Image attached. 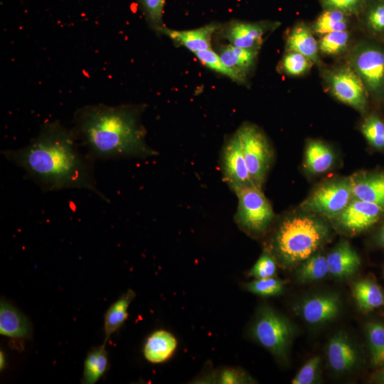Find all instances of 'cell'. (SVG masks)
Here are the masks:
<instances>
[{
	"instance_id": "obj_34",
	"label": "cell",
	"mask_w": 384,
	"mask_h": 384,
	"mask_svg": "<svg viewBox=\"0 0 384 384\" xmlns=\"http://www.w3.org/2000/svg\"><path fill=\"white\" fill-rule=\"evenodd\" d=\"M164 3V0H139L147 22L153 30L159 33L164 26L163 23Z\"/></svg>"
},
{
	"instance_id": "obj_19",
	"label": "cell",
	"mask_w": 384,
	"mask_h": 384,
	"mask_svg": "<svg viewBox=\"0 0 384 384\" xmlns=\"http://www.w3.org/2000/svg\"><path fill=\"white\" fill-rule=\"evenodd\" d=\"M356 19L365 37L384 43V0H368Z\"/></svg>"
},
{
	"instance_id": "obj_36",
	"label": "cell",
	"mask_w": 384,
	"mask_h": 384,
	"mask_svg": "<svg viewBox=\"0 0 384 384\" xmlns=\"http://www.w3.org/2000/svg\"><path fill=\"white\" fill-rule=\"evenodd\" d=\"M194 54L203 65L238 82L236 75L223 64L217 53L208 49L196 52Z\"/></svg>"
},
{
	"instance_id": "obj_28",
	"label": "cell",
	"mask_w": 384,
	"mask_h": 384,
	"mask_svg": "<svg viewBox=\"0 0 384 384\" xmlns=\"http://www.w3.org/2000/svg\"><path fill=\"white\" fill-rule=\"evenodd\" d=\"M351 39L349 30L334 31L319 36L318 38L319 53L327 57L346 54L352 46Z\"/></svg>"
},
{
	"instance_id": "obj_15",
	"label": "cell",
	"mask_w": 384,
	"mask_h": 384,
	"mask_svg": "<svg viewBox=\"0 0 384 384\" xmlns=\"http://www.w3.org/2000/svg\"><path fill=\"white\" fill-rule=\"evenodd\" d=\"M350 177L353 198L384 208V170L359 171Z\"/></svg>"
},
{
	"instance_id": "obj_39",
	"label": "cell",
	"mask_w": 384,
	"mask_h": 384,
	"mask_svg": "<svg viewBox=\"0 0 384 384\" xmlns=\"http://www.w3.org/2000/svg\"><path fill=\"white\" fill-rule=\"evenodd\" d=\"M246 375L240 370L234 368H225L217 376V380L223 384L242 383L246 381Z\"/></svg>"
},
{
	"instance_id": "obj_29",
	"label": "cell",
	"mask_w": 384,
	"mask_h": 384,
	"mask_svg": "<svg viewBox=\"0 0 384 384\" xmlns=\"http://www.w3.org/2000/svg\"><path fill=\"white\" fill-rule=\"evenodd\" d=\"M328 273L326 256L315 253L301 263L296 276L300 282H309L323 279Z\"/></svg>"
},
{
	"instance_id": "obj_21",
	"label": "cell",
	"mask_w": 384,
	"mask_h": 384,
	"mask_svg": "<svg viewBox=\"0 0 384 384\" xmlns=\"http://www.w3.org/2000/svg\"><path fill=\"white\" fill-rule=\"evenodd\" d=\"M0 334L15 339L26 338L31 334L26 317L5 300L0 303Z\"/></svg>"
},
{
	"instance_id": "obj_2",
	"label": "cell",
	"mask_w": 384,
	"mask_h": 384,
	"mask_svg": "<svg viewBox=\"0 0 384 384\" xmlns=\"http://www.w3.org/2000/svg\"><path fill=\"white\" fill-rule=\"evenodd\" d=\"M140 107L94 105L76 112L72 129L95 161L147 158L157 154L146 142Z\"/></svg>"
},
{
	"instance_id": "obj_40",
	"label": "cell",
	"mask_w": 384,
	"mask_h": 384,
	"mask_svg": "<svg viewBox=\"0 0 384 384\" xmlns=\"http://www.w3.org/2000/svg\"><path fill=\"white\" fill-rule=\"evenodd\" d=\"M375 240L377 245L384 247V222L376 235Z\"/></svg>"
},
{
	"instance_id": "obj_25",
	"label": "cell",
	"mask_w": 384,
	"mask_h": 384,
	"mask_svg": "<svg viewBox=\"0 0 384 384\" xmlns=\"http://www.w3.org/2000/svg\"><path fill=\"white\" fill-rule=\"evenodd\" d=\"M353 16L335 9H322L311 28L316 36L334 32L349 30Z\"/></svg>"
},
{
	"instance_id": "obj_35",
	"label": "cell",
	"mask_w": 384,
	"mask_h": 384,
	"mask_svg": "<svg viewBox=\"0 0 384 384\" xmlns=\"http://www.w3.org/2000/svg\"><path fill=\"white\" fill-rule=\"evenodd\" d=\"M368 0H319L322 9H335L356 18Z\"/></svg>"
},
{
	"instance_id": "obj_16",
	"label": "cell",
	"mask_w": 384,
	"mask_h": 384,
	"mask_svg": "<svg viewBox=\"0 0 384 384\" xmlns=\"http://www.w3.org/2000/svg\"><path fill=\"white\" fill-rule=\"evenodd\" d=\"M259 50L236 47L231 44L221 46L218 50L223 64L238 78V82L245 84L253 70Z\"/></svg>"
},
{
	"instance_id": "obj_6",
	"label": "cell",
	"mask_w": 384,
	"mask_h": 384,
	"mask_svg": "<svg viewBox=\"0 0 384 384\" xmlns=\"http://www.w3.org/2000/svg\"><path fill=\"white\" fill-rule=\"evenodd\" d=\"M235 193L238 200L235 215L238 225L250 235L263 234L270 226L274 214L262 188L255 185L248 186Z\"/></svg>"
},
{
	"instance_id": "obj_3",
	"label": "cell",
	"mask_w": 384,
	"mask_h": 384,
	"mask_svg": "<svg viewBox=\"0 0 384 384\" xmlns=\"http://www.w3.org/2000/svg\"><path fill=\"white\" fill-rule=\"evenodd\" d=\"M328 224L316 214L290 215L278 225L270 242V253L284 267H292L316 253L329 238Z\"/></svg>"
},
{
	"instance_id": "obj_22",
	"label": "cell",
	"mask_w": 384,
	"mask_h": 384,
	"mask_svg": "<svg viewBox=\"0 0 384 384\" xmlns=\"http://www.w3.org/2000/svg\"><path fill=\"white\" fill-rule=\"evenodd\" d=\"M176 346L177 341L171 333L164 330L156 331L146 339L144 355L150 363H163L172 356Z\"/></svg>"
},
{
	"instance_id": "obj_20",
	"label": "cell",
	"mask_w": 384,
	"mask_h": 384,
	"mask_svg": "<svg viewBox=\"0 0 384 384\" xmlns=\"http://www.w3.org/2000/svg\"><path fill=\"white\" fill-rule=\"evenodd\" d=\"M327 359L330 367L338 373L346 372L356 365V349L343 333L339 332L330 339L327 346Z\"/></svg>"
},
{
	"instance_id": "obj_8",
	"label": "cell",
	"mask_w": 384,
	"mask_h": 384,
	"mask_svg": "<svg viewBox=\"0 0 384 384\" xmlns=\"http://www.w3.org/2000/svg\"><path fill=\"white\" fill-rule=\"evenodd\" d=\"M289 321L270 306H262L252 325L254 338L279 359H284L293 337Z\"/></svg>"
},
{
	"instance_id": "obj_7",
	"label": "cell",
	"mask_w": 384,
	"mask_h": 384,
	"mask_svg": "<svg viewBox=\"0 0 384 384\" xmlns=\"http://www.w3.org/2000/svg\"><path fill=\"white\" fill-rule=\"evenodd\" d=\"M236 132L252 181L262 188L272 162V146L262 130L254 124L245 122Z\"/></svg>"
},
{
	"instance_id": "obj_27",
	"label": "cell",
	"mask_w": 384,
	"mask_h": 384,
	"mask_svg": "<svg viewBox=\"0 0 384 384\" xmlns=\"http://www.w3.org/2000/svg\"><path fill=\"white\" fill-rule=\"evenodd\" d=\"M108 366L105 343L92 348L87 353L82 373V383L94 384L104 375Z\"/></svg>"
},
{
	"instance_id": "obj_32",
	"label": "cell",
	"mask_w": 384,
	"mask_h": 384,
	"mask_svg": "<svg viewBox=\"0 0 384 384\" xmlns=\"http://www.w3.org/2000/svg\"><path fill=\"white\" fill-rule=\"evenodd\" d=\"M314 65V63L305 55L291 50H285L279 63L281 71L289 77L305 75Z\"/></svg>"
},
{
	"instance_id": "obj_18",
	"label": "cell",
	"mask_w": 384,
	"mask_h": 384,
	"mask_svg": "<svg viewBox=\"0 0 384 384\" xmlns=\"http://www.w3.org/2000/svg\"><path fill=\"white\" fill-rule=\"evenodd\" d=\"M329 273L343 279L353 275L359 269L361 258L348 242H339L326 256Z\"/></svg>"
},
{
	"instance_id": "obj_41",
	"label": "cell",
	"mask_w": 384,
	"mask_h": 384,
	"mask_svg": "<svg viewBox=\"0 0 384 384\" xmlns=\"http://www.w3.org/2000/svg\"><path fill=\"white\" fill-rule=\"evenodd\" d=\"M373 379L376 382L384 383V367L373 375Z\"/></svg>"
},
{
	"instance_id": "obj_30",
	"label": "cell",
	"mask_w": 384,
	"mask_h": 384,
	"mask_svg": "<svg viewBox=\"0 0 384 384\" xmlns=\"http://www.w3.org/2000/svg\"><path fill=\"white\" fill-rule=\"evenodd\" d=\"M366 334L372 365L378 368L384 367V325L378 321L368 322Z\"/></svg>"
},
{
	"instance_id": "obj_4",
	"label": "cell",
	"mask_w": 384,
	"mask_h": 384,
	"mask_svg": "<svg viewBox=\"0 0 384 384\" xmlns=\"http://www.w3.org/2000/svg\"><path fill=\"white\" fill-rule=\"evenodd\" d=\"M346 63L364 84L370 99L384 102V43L368 38L358 39L346 53Z\"/></svg>"
},
{
	"instance_id": "obj_12",
	"label": "cell",
	"mask_w": 384,
	"mask_h": 384,
	"mask_svg": "<svg viewBox=\"0 0 384 384\" xmlns=\"http://www.w3.org/2000/svg\"><path fill=\"white\" fill-rule=\"evenodd\" d=\"M383 213L384 208L378 204L353 198L347 206L331 220L343 231L357 234L376 223Z\"/></svg>"
},
{
	"instance_id": "obj_23",
	"label": "cell",
	"mask_w": 384,
	"mask_h": 384,
	"mask_svg": "<svg viewBox=\"0 0 384 384\" xmlns=\"http://www.w3.org/2000/svg\"><path fill=\"white\" fill-rule=\"evenodd\" d=\"M334 154L331 148L320 140H310L305 149L304 166L313 174L329 171L334 162Z\"/></svg>"
},
{
	"instance_id": "obj_42",
	"label": "cell",
	"mask_w": 384,
	"mask_h": 384,
	"mask_svg": "<svg viewBox=\"0 0 384 384\" xmlns=\"http://www.w3.org/2000/svg\"><path fill=\"white\" fill-rule=\"evenodd\" d=\"M5 365H6V363H5L4 354V353L2 351H1V353H0V368H1V370L4 368Z\"/></svg>"
},
{
	"instance_id": "obj_13",
	"label": "cell",
	"mask_w": 384,
	"mask_h": 384,
	"mask_svg": "<svg viewBox=\"0 0 384 384\" xmlns=\"http://www.w3.org/2000/svg\"><path fill=\"white\" fill-rule=\"evenodd\" d=\"M340 300L335 294H323L305 299L299 306L303 319L314 325H319L334 319L338 314Z\"/></svg>"
},
{
	"instance_id": "obj_14",
	"label": "cell",
	"mask_w": 384,
	"mask_h": 384,
	"mask_svg": "<svg viewBox=\"0 0 384 384\" xmlns=\"http://www.w3.org/2000/svg\"><path fill=\"white\" fill-rule=\"evenodd\" d=\"M285 50L299 53L309 58L314 65L323 67L318 39L311 25L304 21L297 22L289 29L286 38Z\"/></svg>"
},
{
	"instance_id": "obj_11",
	"label": "cell",
	"mask_w": 384,
	"mask_h": 384,
	"mask_svg": "<svg viewBox=\"0 0 384 384\" xmlns=\"http://www.w3.org/2000/svg\"><path fill=\"white\" fill-rule=\"evenodd\" d=\"M220 169L224 181L233 192L242 187L255 185L250 178L236 132L228 137L223 146Z\"/></svg>"
},
{
	"instance_id": "obj_37",
	"label": "cell",
	"mask_w": 384,
	"mask_h": 384,
	"mask_svg": "<svg viewBox=\"0 0 384 384\" xmlns=\"http://www.w3.org/2000/svg\"><path fill=\"white\" fill-rule=\"evenodd\" d=\"M276 262L269 251H265L250 270L249 274L256 279L272 277L276 272Z\"/></svg>"
},
{
	"instance_id": "obj_9",
	"label": "cell",
	"mask_w": 384,
	"mask_h": 384,
	"mask_svg": "<svg viewBox=\"0 0 384 384\" xmlns=\"http://www.w3.org/2000/svg\"><path fill=\"white\" fill-rule=\"evenodd\" d=\"M353 198L351 177L337 178L316 187L301 203L300 208L303 212L331 219L341 212Z\"/></svg>"
},
{
	"instance_id": "obj_24",
	"label": "cell",
	"mask_w": 384,
	"mask_h": 384,
	"mask_svg": "<svg viewBox=\"0 0 384 384\" xmlns=\"http://www.w3.org/2000/svg\"><path fill=\"white\" fill-rule=\"evenodd\" d=\"M354 298L363 311L384 306V289L370 279H361L353 287Z\"/></svg>"
},
{
	"instance_id": "obj_5",
	"label": "cell",
	"mask_w": 384,
	"mask_h": 384,
	"mask_svg": "<svg viewBox=\"0 0 384 384\" xmlns=\"http://www.w3.org/2000/svg\"><path fill=\"white\" fill-rule=\"evenodd\" d=\"M324 86L341 102L364 114L369 105L370 97L361 79L346 62L330 68H321Z\"/></svg>"
},
{
	"instance_id": "obj_1",
	"label": "cell",
	"mask_w": 384,
	"mask_h": 384,
	"mask_svg": "<svg viewBox=\"0 0 384 384\" xmlns=\"http://www.w3.org/2000/svg\"><path fill=\"white\" fill-rule=\"evenodd\" d=\"M1 154L44 191L85 189L110 201L97 188L95 160L81 152L73 130L60 122L44 124L37 137L25 146Z\"/></svg>"
},
{
	"instance_id": "obj_43",
	"label": "cell",
	"mask_w": 384,
	"mask_h": 384,
	"mask_svg": "<svg viewBox=\"0 0 384 384\" xmlns=\"http://www.w3.org/2000/svg\"><path fill=\"white\" fill-rule=\"evenodd\" d=\"M383 104H384V102H383Z\"/></svg>"
},
{
	"instance_id": "obj_10",
	"label": "cell",
	"mask_w": 384,
	"mask_h": 384,
	"mask_svg": "<svg viewBox=\"0 0 384 384\" xmlns=\"http://www.w3.org/2000/svg\"><path fill=\"white\" fill-rule=\"evenodd\" d=\"M278 21H230L220 26L221 36L236 47L260 50L265 37L279 26Z\"/></svg>"
},
{
	"instance_id": "obj_33",
	"label": "cell",
	"mask_w": 384,
	"mask_h": 384,
	"mask_svg": "<svg viewBox=\"0 0 384 384\" xmlns=\"http://www.w3.org/2000/svg\"><path fill=\"white\" fill-rule=\"evenodd\" d=\"M284 282L273 277L257 279L245 285L250 292L262 297H273L280 294L284 289Z\"/></svg>"
},
{
	"instance_id": "obj_26",
	"label": "cell",
	"mask_w": 384,
	"mask_h": 384,
	"mask_svg": "<svg viewBox=\"0 0 384 384\" xmlns=\"http://www.w3.org/2000/svg\"><path fill=\"white\" fill-rule=\"evenodd\" d=\"M134 297V292L132 289H129L112 304L107 310L104 322L105 341H107L111 335L117 331L127 320L128 309Z\"/></svg>"
},
{
	"instance_id": "obj_17",
	"label": "cell",
	"mask_w": 384,
	"mask_h": 384,
	"mask_svg": "<svg viewBox=\"0 0 384 384\" xmlns=\"http://www.w3.org/2000/svg\"><path fill=\"white\" fill-rule=\"evenodd\" d=\"M220 25L213 23L192 29L178 31L164 26L160 33L169 36L175 43L183 46L193 53L200 50L211 49V38L218 31Z\"/></svg>"
},
{
	"instance_id": "obj_38",
	"label": "cell",
	"mask_w": 384,
	"mask_h": 384,
	"mask_svg": "<svg viewBox=\"0 0 384 384\" xmlns=\"http://www.w3.org/2000/svg\"><path fill=\"white\" fill-rule=\"evenodd\" d=\"M321 358L315 356L307 361L292 379L293 384H311L318 378Z\"/></svg>"
},
{
	"instance_id": "obj_31",
	"label": "cell",
	"mask_w": 384,
	"mask_h": 384,
	"mask_svg": "<svg viewBox=\"0 0 384 384\" xmlns=\"http://www.w3.org/2000/svg\"><path fill=\"white\" fill-rule=\"evenodd\" d=\"M361 131L373 148L384 149V119L376 112H371L366 116L361 124Z\"/></svg>"
}]
</instances>
